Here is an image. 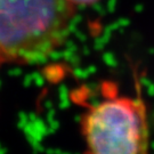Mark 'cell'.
Returning a JSON list of instances; mask_svg holds the SVG:
<instances>
[{
	"mask_svg": "<svg viewBox=\"0 0 154 154\" xmlns=\"http://www.w3.org/2000/svg\"><path fill=\"white\" fill-rule=\"evenodd\" d=\"M74 8L66 0H0V65L51 54L65 40Z\"/></svg>",
	"mask_w": 154,
	"mask_h": 154,
	"instance_id": "cell-1",
	"label": "cell"
},
{
	"mask_svg": "<svg viewBox=\"0 0 154 154\" xmlns=\"http://www.w3.org/2000/svg\"><path fill=\"white\" fill-rule=\"evenodd\" d=\"M81 134L89 153H146L149 146L146 106L140 98L129 96L102 100L83 114Z\"/></svg>",
	"mask_w": 154,
	"mask_h": 154,
	"instance_id": "cell-2",
	"label": "cell"
},
{
	"mask_svg": "<svg viewBox=\"0 0 154 154\" xmlns=\"http://www.w3.org/2000/svg\"><path fill=\"white\" fill-rule=\"evenodd\" d=\"M70 4H72L73 6H85V5H91L94 2L98 1V0H66Z\"/></svg>",
	"mask_w": 154,
	"mask_h": 154,
	"instance_id": "cell-3",
	"label": "cell"
}]
</instances>
